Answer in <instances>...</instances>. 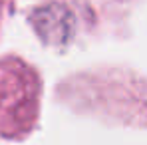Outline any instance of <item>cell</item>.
I'll use <instances>...</instances> for the list:
<instances>
[{"label": "cell", "mask_w": 147, "mask_h": 145, "mask_svg": "<svg viewBox=\"0 0 147 145\" xmlns=\"http://www.w3.org/2000/svg\"><path fill=\"white\" fill-rule=\"evenodd\" d=\"M6 4H8V0H0V24H2V20H4V12H6Z\"/></svg>", "instance_id": "cell-1"}]
</instances>
